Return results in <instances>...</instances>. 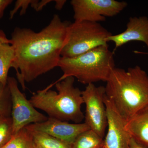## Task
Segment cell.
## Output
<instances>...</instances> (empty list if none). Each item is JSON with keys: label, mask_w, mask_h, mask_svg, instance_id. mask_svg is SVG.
<instances>
[{"label": "cell", "mask_w": 148, "mask_h": 148, "mask_svg": "<svg viewBox=\"0 0 148 148\" xmlns=\"http://www.w3.org/2000/svg\"><path fill=\"white\" fill-rule=\"evenodd\" d=\"M125 127L131 138L148 148V106L127 120Z\"/></svg>", "instance_id": "12"}, {"label": "cell", "mask_w": 148, "mask_h": 148, "mask_svg": "<svg viewBox=\"0 0 148 148\" xmlns=\"http://www.w3.org/2000/svg\"><path fill=\"white\" fill-rule=\"evenodd\" d=\"M70 24L55 14L39 32L29 28L14 29L10 39L14 51L11 68L16 71L22 89L26 88L25 83L58 67Z\"/></svg>", "instance_id": "1"}, {"label": "cell", "mask_w": 148, "mask_h": 148, "mask_svg": "<svg viewBox=\"0 0 148 148\" xmlns=\"http://www.w3.org/2000/svg\"><path fill=\"white\" fill-rule=\"evenodd\" d=\"M1 117H2V116H0V119H1Z\"/></svg>", "instance_id": "26"}, {"label": "cell", "mask_w": 148, "mask_h": 148, "mask_svg": "<svg viewBox=\"0 0 148 148\" xmlns=\"http://www.w3.org/2000/svg\"><path fill=\"white\" fill-rule=\"evenodd\" d=\"M134 53L137 54H147L148 55V52H143V51H134Z\"/></svg>", "instance_id": "25"}, {"label": "cell", "mask_w": 148, "mask_h": 148, "mask_svg": "<svg viewBox=\"0 0 148 148\" xmlns=\"http://www.w3.org/2000/svg\"><path fill=\"white\" fill-rule=\"evenodd\" d=\"M25 128L31 131L47 133L71 145L80 134L90 129L85 123H69L50 117L45 121L29 125Z\"/></svg>", "instance_id": "9"}, {"label": "cell", "mask_w": 148, "mask_h": 148, "mask_svg": "<svg viewBox=\"0 0 148 148\" xmlns=\"http://www.w3.org/2000/svg\"><path fill=\"white\" fill-rule=\"evenodd\" d=\"M114 54L107 45L98 47L76 57H61L58 67L63 75L55 82L72 77L84 84L106 82L116 67Z\"/></svg>", "instance_id": "4"}, {"label": "cell", "mask_w": 148, "mask_h": 148, "mask_svg": "<svg viewBox=\"0 0 148 148\" xmlns=\"http://www.w3.org/2000/svg\"><path fill=\"white\" fill-rule=\"evenodd\" d=\"M13 135L11 118L2 117L0 119V148L6 145Z\"/></svg>", "instance_id": "18"}, {"label": "cell", "mask_w": 148, "mask_h": 148, "mask_svg": "<svg viewBox=\"0 0 148 148\" xmlns=\"http://www.w3.org/2000/svg\"><path fill=\"white\" fill-rule=\"evenodd\" d=\"M53 1L51 0H42L39 1L38 0H33L31 5V6L37 12L40 11L42 9L47 5Z\"/></svg>", "instance_id": "20"}, {"label": "cell", "mask_w": 148, "mask_h": 148, "mask_svg": "<svg viewBox=\"0 0 148 148\" xmlns=\"http://www.w3.org/2000/svg\"><path fill=\"white\" fill-rule=\"evenodd\" d=\"M85 105V123L90 130L104 138L108 127V117L105 104V87L96 86L94 84L87 85L82 91Z\"/></svg>", "instance_id": "7"}, {"label": "cell", "mask_w": 148, "mask_h": 148, "mask_svg": "<svg viewBox=\"0 0 148 148\" xmlns=\"http://www.w3.org/2000/svg\"><path fill=\"white\" fill-rule=\"evenodd\" d=\"M11 109V99L8 86L0 83V116L10 117Z\"/></svg>", "instance_id": "17"}, {"label": "cell", "mask_w": 148, "mask_h": 148, "mask_svg": "<svg viewBox=\"0 0 148 148\" xmlns=\"http://www.w3.org/2000/svg\"><path fill=\"white\" fill-rule=\"evenodd\" d=\"M71 3L75 22L97 23L117 15L127 5L126 2L115 0H72Z\"/></svg>", "instance_id": "8"}, {"label": "cell", "mask_w": 148, "mask_h": 148, "mask_svg": "<svg viewBox=\"0 0 148 148\" xmlns=\"http://www.w3.org/2000/svg\"><path fill=\"white\" fill-rule=\"evenodd\" d=\"M111 35L99 23L87 21L71 23L61 57H76L98 47L108 45L107 39Z\"/></svg>", "instance_id": "5"}, {"label": "cell", "mask_w": 148, "mask_h": 148, "mask_svg": "<svg viewBox=\"0 0 148 148\" xmlns=\"http://www.w3.org/2000/svg\"><path fill=\"white\" fill-rule=\"evenodd\" d=\"M128 148H147L135 141L130 137L128 143Z\"/></svg>", "instance_id": "22"}, {"label": "cell", "mask_w": 148, "mask_h": 148, "mask_svg": "<svg viewBox=\"0 0 148 148\" xmlns=\"http://www.w3.org/2000/svg\"><path fill=\"white\" fill-rule=\"evenodd\" d=\"M7 85L11 99L13 135L29 125L42 122L48 119L47 117L36 110L30 100L20 91L14 77H8Z\"/></svg>", "instance_id": "6"}, {"label": "cell", "mask_w": 148, "mask_h": 148, "mask_svg": "<svg viewBox=\"0 0 148 148\" xmlns=\"http://www.w3.org/2000/svg\"><path fill=\"white\" fill-rule=\"evenodd\" d=\"M75 78L67 77L55 85L58 92L48 87L38 90L31 97L30 101L36 108L45 112L49 117L75 123H81L84 119L82 111L84 104L82 91L74 86Z\"/></svg>", "instance_id": "3"}, {"label": "cell", "mask_w": 148, "mask_h": 148, "mask_svg": "<svg viewBox=\"0 0 148 148\" xmlns=\"http://www.w3.org/2000/svg\"><path fill=\"white\" fill-rule=\"evenodd\" d=\"M2 148H36V147L31 132L25 127L13 135Z\"/></svg>", "instance_id": "16"}, {"label": "cell", "mask_w": 148, "mask_h": 148, "mask_svg": "<svg viewBox=\"0 0 148 148\" xmlns=\"http://www.w3.org/2000/svg\"><path fill=\"white\" fill-rule=\"evenodd\" d=\"M54 1L56 3L55 8L58 10H61L67 1L65 0H56Z\"/></svg>", "instance_id": "24"}, {"label": "cell", "mask_w": 148, "mask_h": 148, "mask_svg": "<svg viewBox=\"0 0 148 148\" xmlns=\"http://www.w3.org/2000/svg\"><path fill=\"white\" fill-rule=\"evenodd\" d=\"M12 1V0H0V18L3 17L6 8Z\"/></svg>", "instance_id": "21"}, {"label": "cell", "mask_w": 148, "mask_h": 148, "mask_svg": "<svg viewBox=\"0 0 148 148\" xmlns=\"http://www.w3.org/2000/svg\"><path fill=\"white\" fill-rule=\"evenodd\" d=\"M36 148H71L68 143L44 132L31 131Z\"/></svg>", "instance_id": "15"}, {"label": "cell", "mask_w": 148, "mask_h": 148, "mask_svg": "<svg viewBox=\"0 0 148 148\" xmlns=\"http://www.w3.org/2000/svg\"><path fill=\"white\" fill-rule=\"evenodd\" d=\"M32 0H17L15 2L14 7L12 10H11L10 13L9 18H13L15 14L17 12L19 9L20 10V15H23L26 13V12L29 5H31Z\"/></svg>", "instance_id": "19"}, {"label": "cell", "mask_w": 148, "mask_h": 148, "mask_svg": "<svg viewBox=\"0 0 148 148\" xmlns=\"http://www.w3.org/2000/svg\"><path fill=\"white\" fill-rule=\"evenodd\" d=\"M108 131L104 140V148H128L130 137L125 129V121L106 95Z\"/></svg>", "instance_id": "10"}, {"label": "cell", "mask_w": 148, "mask_h": 148, "mask_svg": "<svg viewBox=\"0 0 148 148\" xmlns=\"http://www.w3.org/2000/svg\"><path fill=\"white\" fill-rule=\"evenodd\" d=\"M104 139L89 129L82 132L71 145V148H103Z\"/></svg>", "instance_id": "14"}, {"label": "cell", "mask_w": 148, "mask_h": 148, "mask_svg": "<svg viewBox=\"0 0 148 148\" xmlns=\"http://www.w3.org/2000/svg\"><path fill=\"white\" fill-rule=\"evenodd\" d=\"M108 42L114 44L113 52L117 49L130 42H142L148 49V18L146 16L131 17L124 32L116 35H111L107 39Z\"/></svg>", "instance_id": "11"}, {"label": "cell", "mask_w": 148, "mask_h": 148, "mask_svg": "<svg viewBox=\"0 0 148 148\" xmlns=\"http://www.w3.org/2000/svg\"><path fill=\"white\" fill-rule=\"evenodd\" d=\"M106 95L125 121L148 106V75L140 66L114 68L105 86Z\"/></svg>", "instance_id": "2"}, {"label": "cell", "mask_w": 148, "mask_h": 148, "mask_svg": "<svg viewBox=\"0 0 148 148\" xmlns=\"http://www.w3.org/2000/svg\"><path fill=\"white\" fill-rule=\"evenodd\" d=\"M10 40L8 38L4 32L0 30V45L3 44H10Z\"/></svg>", "instance_id": "23"}, {"label": "cell", "mask_w": 148, "mask_h": 148, "mask_svg": "<svg viewBox=\"0 0 148 148\" xmlns=\"http://www.w3.org/2000/svg\"><path fill=\"white\" fill-rule=\"evenodd\" d=\"M14 58V51L10 44L0 45V83L7 85L9 71Z\"/></svg>", "instance_id": "13"}, {"label": "cell", "mask_w": 148, "mask_h": 148, "mask_svg": "<svg viewBox=\"0 0 148 148\" xmlns=\"http://www.w3.org/2000/svg\"></svg>", "instance_id": "27"}]
</instances>
